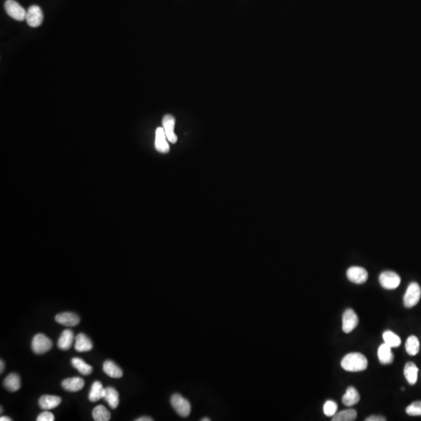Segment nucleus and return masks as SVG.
<instances>
[{"label": "nucleus", "instance_id": "nucleus-8", "mask_svg": "<svg viewBox=\"0 0 421 421\" xmlns=\"http://www.w3.org/2000/svg\"><path fill=\"white\" fill-rule=\"evenodd\" d=\"M347 278L356 284H363L368 278V273L362 267L353 266L347 270Z\"/></svg>", "mask_w": 421, "mask_h": 421}, {"label": "nucleus", "instance_id": "nucleus-27", "mask_svg": "<svg viewBox=\"0 0 421 421\" xmlns=\"http://www.w3.org/2000/svg\"><path fill=\"white\" fill-rule=\"evenodd\" d=\"M405 350L410 356H415L420 351V342L417 337L411 335L405 343Z\"/></svg>", "mask_w": 421, "mask_h": 421}, {"label": "nucleus", "instance_id": "nucleus-15", "mask_svg": "<svg viewBox=\"0 0 421 421\" xmlns=\"http://www.w3.org/2000/svg\"><path fill=\"white\" fill-rule=\"evenodd\" d=\"M61 401L62 400L59 396L45 395L40 398L38 404L41 409L44 410H49L57 407L61 403Z\"/></svg>", "mask_w": 421, "mask_h": 421}, {"label": "nucleus", "instance_id": "nucleus-36", "mask_svg": "<svg viewBox=\"0 0 421 421\" xmlns=\"http://www.w3.org/2000/svg\"><path fill=\"white\" fill-rule=\"evenodd\" d=\"M211 419L210 418H208V417H204V418H202L201 421H210Z\"/></svg>", "mask_w": 421, "mask_h": 421}, {"label": "nucleus", "instance_id": "nucleus-21", "mask_svg": "<svg viewBox=\"0 0 421 421\" xmlns=\"http://www.w3.org/2000/svg\"><path fill=\"white\" fill-rule=\"evenodd\" d=\"M3 384H4L5 388L10 392H17L20 388V376L15 373L9 374L8 376L5 378Z\"/></svg>", "mask_w": 421, "mask_h": 421}, {"label": "nucleus", "instance_id": "nucleus-14", "mask_svg": "<svg viewBox=\"0 0 421 421\" xmlns=\"http://www.w3.org/2000/svg\"><path fill=\"white\" fill-rule=\"evenodd\" d=\"M74 347L77 352H88L92 349V342L84 333H80L75 339Z\"/></svg>", "mask_w": 421, "mask_h": 421}, {"label": "nucleus", "instance_id": "nucleus-33", "mask_svg": "<svg viewBox=\"0 0 421 421\" xmlns=\"http://www.w3.org/2000/svg\"><path fill=\"white\" fill-rule=\"evenodd\" d=\"M152 418L148 417H140L138 419L136 420V421H152Z\"/></svg>", "mask_w": 421, "mask_h": 421}, {"label": "nucleus", "instance_id": "nucleus-13", "mask_svg": "<svg viewBox=\"0 0 421 421\" xmlns=\"http://www.w3.org/2000/svg\"><path fill=\"white\" fill-rule=\"evenodd\" d=\"M84 381L80 378H67L62 382V387L67 392H76L82 389Z\"/></svg>", "mask_w": 421, "mask_h": 421}, {"label": "nucleus", "instance_id": "nucleus-9", "mask_svg": "<svg viewBox=\"0 0 421 421\" xmlns=\"http://www.w3.org/2000/svg\"><path fill=\"white\" fill-rule=\"evenodd\" d=\"M359 323L358 316L352 309H347L343 317V330L345 333L353 331Z\"/></svg>", "mask_w": 421, "mask_h": 421}, {"label": "nucleus", "instance_id": "nucleus-26", "mask_svg": "<svg viewBox=\"0 0 421 421\" xmlns=\"http://www.w3.org/2000/svg\"><path fill=\"white\" fill-rule=\"evenodd\" d=\"M93 418L96 421H109L111 418V413L104 405H98L93 409Z\"/></svg>", "mask_w": 421, "mask_h": 421}, {"label": "nucleus", "instance_id": "nucleus-32", "mask_svg": "<svg viewBox=\"0 0 421 421\" xmlns=\"http://www.w3.org/2000/svg\"><path fill=\"white\" fill-rule=\"evenodd\" d=\"M366 421H385L386 418L381 416H370L365 420Z\"/></svg>", "mask_w": 421, "mask_h": 421}, {"label": "nucleus", "instance_id": "nucleus-5", "mask_svg": "<svg viewBox=\"0 0 421 421\" xmlns=\"http://www.w3.org/2000/svg\"><path fill=\"white\" fill-rule=\"evenodd\" d=\"M5 10L9 16L18 21L26 20L27 10L14 0H7L4 4Z\"/></svg>", "mask_w": 421, "mask_h": 421}, {"label": "nucleus", "instance_id": "nucleus-7", "mask_svg": "<svg viewBox=\"0 0 421 421\" xmlns=\"http://www.w3.org/2000/svg\"><path fill=\"white\" fill-rule=\"evenodd\" d=\"M44 16L42 10L39 6L33 5L30 6L27 10L26 15V21L28 25L32 28H37L39 27L43 22Z\"/></svg>", "mask_w": 421, "mask_h": 421}, {"label": "nucleus", "instance_id": "nucleus-37", "mask_svg": "<svg viewBox=\"0 0 421 421\" xmlns=\"http://www.w3.org/2000/svg\"><path fill=\"white\" fill-rule=\"evenodd\" d=\"M2 406H1V412H0V413H2Z\"/></svg>", "mask_w": 421, "mask_h": 421}, {"label": "nucleus", "instance_id": "nucleus-25", "mask_svg": "<svg viewBox=\"0 0 421 421\" xmlns=\"http://www.w3.org/2000/svg\"><path fill=\"white\" fill-rule=\"evenodd\" d=\"M71 365L74 366L76 370H78L80 374L83 375H89L92 373V366L88 365L80 358H73L71 361Z\"/></svg>", "mask_w": 421, "mask_h": 421}, {"label": "nucleus", "instance_id": "nucleus-28", "mask_svg": "<svg viewBox=\"0 0 421 421\" xmlns=\"http://www.w3.org/2000/svg\"><path fill=\"white\" fill-rule=\"evenodd\" d=\"M383 339L384 343L389 346L391 348H396L401 345V339L400 337L391 331H384L383 334Z\"/></svg>", "mask_w": 421, "mask_h": 421}, {"label": "nucleus", "instance_id": "nucleus-10", "mask_svg": "<svg viewBox=\"0 0 421 421\" xmlns=\"http://www.w3.org/2000/svg\"><path fill=\"white\" fill-rule=\"evenodd\" d=\"M175 123L176 120L172 115H165L163 117V128L168 142L172 144L177 143V136L174 133Z\"/></svg>", "mask_w": 421, "mask_h": 421}, {"label": "nucleus", "instance_id": "nucleus-22", "mask_svg": "<svg viewBox=\"0 0 421 421\" xmlns=\"http://www.w3.org/2000/svg\"><path fill=\"white\" fill-rule=\"evenodd\" d=\"M103 370L108 376L113 378H120L123 377V370L120 366L111 361H106L103 365Z\"/></svg>", "mask_w": 421, "mask_h": 421}, {"label": "nucleus", "instance_id": "nucleus-16", "mask_svg": "<svg viewBox=\"0 0 421 421\" xmlns=\"http://www.w3.org/2000/svg\"><path fill=\"white\" fill-rule=\"evenodd\" d=\"M73 339H74L73 332L70 329L64 330L63 333L61 334L58 343H57L58 348L62 349V350H68L72 347Z\"/></svg>", "mask_w": 421, "mask_h": 421}, {"label": "nucleus", "instance_id": "nucleus-12", "mask_svg": "<svg viewBox=\"0 0 421 421\" xmlns=\"http://www.w3.org/2000/svg\"><path fill=\"white\" fill-rule=\"evenodd\" d=\"M55 321L59 325L73 327L80 323V317L76 313L71 312H63L55 316Z\"/></svg>", "mask_w": 421, "mask_h": 421}, {"label": "nucleus", "instance_id": "nucleus-29", "mask_svg": "<svg viewBox=\"0 0 421 421\" xmlns=\"http://www.w3.org/2000/svg\"><path fill=\"white\" fill-rule=\"evenodd\" d=\"M405 412L408 415L413 416V417L421 416V402H414L413 403L410 404L405 409Z\"/></svg>", "mask_w": 421, "mask_h": 421}, {"label": "nucleus", "instance_id": "nucleus-1", "mask_svg": "<svg viewBox=\"0 0 421 421\" xmlns=\"http://www.w3.org/2000/svg\"><path fill=\"white\" fill-rule=\"evenodd\" d=\"M341 366L347 371L360 372L367 368L368 361L365 356L361 353H351L343 357Z\"/></svg>", "mask_w": 421, "mask_h": 421}, {"label": "nucleus", "instance_id": "nucleus-11", "mask_svg": "<svg viewBox=\"0 0 421 421\" xmlns=\"http://www.w3.org/2000/svg\"><path fill=\"white\" fill-rule=\"evenodd\" d=\"M163 128H158L155 131V147L157 151L166 154L169 151V145Z\"/></svg>", "mask_w": 421, "mask_h": 421}, {"label": "nucleus", "instance_id": "nucleus-4", "mask_svg": "<svg viewBox=\"0 0 421 421\" xmlns=\"http://www.w3.org/2000/svg\"><path fill=\"white\" fill-rule=\"evenodd\" d=\"M421 296V289L417 282H412L408 286L404 296L403 302L405 308H413L418 304Z\"/></svg>", "mask_w": 421, "mask_h": 421}, {"label": "nucleus", "instance_id": "nucleus-3", "mask_svg": "<svg viewBox=\"0 0 421 421\" xmlns=\"http://www.w3.org/2000/svg\"><path fill=\"white\" fill-rule=\"evenodd\" d=\"M53 347V342L49 337L43 334H37L32 340V348L36 354H44Z\"/></svg>", "mask_w": 421, "mask_h": 421}, {"label": "nucleus", "instance_id": "nucleus-30", "mask_svg": "<svg viewBox=\"0 0 421 421\" xmlns=\"http://www.w3.org/2000/svg\"><path fill=\"white\" fill-rule=\"evenodd\" d=\"M338 405L335 402L329 400L324 405V413L327 417H333L336 413Z\"/></svg>", "mask_w": 421, "mask_h": 421}, {"label": "nucleus", "instance_id": "nucleus-23", "mask_svg": "<svg viewBox=\"0 0 421 421\" xmlns=\"http://www.w3.org/2000/svg\"><path fill=\"white\" fill-rule=\"evenodd\" d=\"M104 393L105 388H103L102 383L96 381L93 383L92 388H91L90 393H89V400L94 403V402L102 400L104 396Z\"/></svg>", "mask_w": 421, "mask_h": 421}, {"label": "nucleus", "instance_id": "nucleus-34", "mask_svg": "<svg viewBox=\"0 0 421 421\" xmlns=\"http://www.w3.org/2000/svg\"><path fill=\"white\" fill-rule=\"evenodd\" d=\"M4 362H3L2 360H1V361H0V373H1V374H2V373L3 372V370H4Z\"/></svg>", "mask_w": 421, "mask_h": 421}, {"label": "nucleus", "instance_id": "nucleus-20", "mask_svg": "<svg viewBox=\"0 0 421 421\" xmlns=\"http://www.w3.org/2000/svg\"><path fill=\"white\" fill-rule=\"evenodd\" d=\"M404 376L406 378L408 383L411 385L416 384L418 376V368L415 364L408 362L404 367Z\"/></svg>", "mask_w": 421, "mask_h": 421}, {"label": "nucleus", "instance_id": "nucleus-24", "mask_svg": "<svg viewBox=\"0 0 421 421\" xmlns=\"http://www.w3.org/2000/svg\"><path fill=\"white\" fill-rule=\"evenodd\" d=\"M357 417V413L355 409H345L343 411L335 413L331 419L332 421H353Z\"/></svg>", "mask_w": 421, "mask_h": 421}, {"label": "nucleus", "instance_id": "nucleus-2", "mask_svg": "<svg viewBox=\"0 0 421 421\" xmlns=\"http://www.w3.org/2000/svg\"><path fill=\"white\" fill-rule=\"evenodd\" d=\"M171 405L178 415L187 417L191 412V405L188 400L179 394H174L171 397Z\"/></svg>", "mask_w": 421, "mask_h": 421}, {"label": "nucleus", "instance_id": "nucleus-6", "mask_svg": "<svg viewBox=\"0 0 421 421\" xmlns=\"http://www.w3.org/2000/svg\"><path fill=\"white\" fill-rule=\"evenodd\" d=\"M379 282L383 288L392 290H395L400 286L401 278L396 273L391 271H386L380 275Z\"/></svg>", "mask_w": 421, "mask_h": 421}, {"label": "nucleus", "instance_id": "nucleus-18", "mask_svg": "<svg viewBox=\"0 0 421 421\" xmlns=\"http://www.w3.org/2000/svg\"><path fill=\"white\" fill-rule=\"evenodd\" d=\"M103 400L108 403L109 405L112 409L117 408L120 403V396L115 388L112 387H107L105 388L104 396Z\"/></svg>", "mask_w": 421, "mask_h": 421}, {"label": "nucleus", "instance_id": "nucleus-19", "mask_svg": "<svg viewBox=\"0 0 421 421\" xmlns=\"http://www.w3.org/2000/svg\"><path fill=\"white\" fill-rule=\"evenodd\" d=\"M360 401V395L357 390L354 387H349L347 388L345 395L343 397V403L347 406H353L358 403Z\"/></svg>", "mask_w": 421, "mask_h": 421}, {"label": "nucleus", "instance_id": "nucleus-35", "mask_svg": "<svg viewBox=\"0 0 421 421\" xmlns=\"http://www.w3.org/2000/svg\"><path fill=\"white\" fill-rule=\"evenodd\" d=\"M0 421H12V419L10 418V417H0Z\"/></svg>", "mask_w": 421, "mask_h": 421}, {"label": "nucleus", "instance_id": "nucleus-31", "mask_svg": "<svg viewBox=\"0 0 421 421\" xmlns=\"http://www.w3.org/2000/svg\"><path fill=\"white\" fill-rule=\"evenodd\" d=\"M55 421V417H54V415H53L51 412H48V410H45L43 413H41L37 418V421Z\"/></svg>", "mask_w": 421, "mask_h": 421}, {"label": "nucleus", "instance_id": "nucleus-17", "mask_svg": "<svg viewBox=\"0 0 421 421\" xmlns=\"http://www.w3.org/2000/svg\"><path fill=\"white\" fill-rule=\"evenodd\" d=\"M378 360L382 365H390L393 362L394 356L392 348L386 343H383L378 348Z\"/></svg>", "mask_w": 421, "mask_h": 421}]
</instances>
